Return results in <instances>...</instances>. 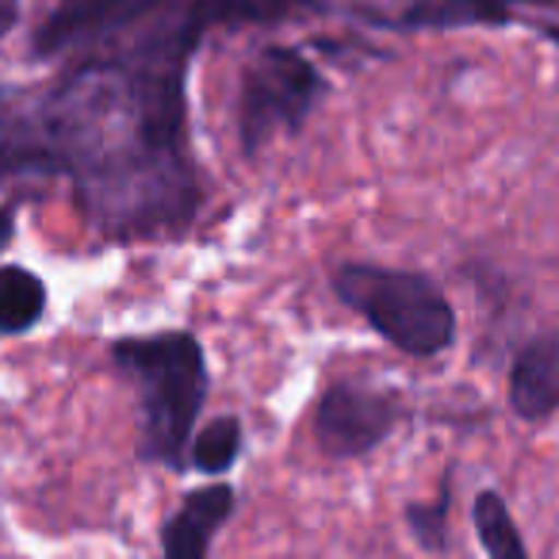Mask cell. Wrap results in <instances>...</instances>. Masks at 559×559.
Returning <instances> with one entry per match:
<instances>
[{"label": "cell", "mask_w": 559, "mask_h": 559, "mask_svg": "<svg viewBox=\"0 0 559 559\" xmlns=\"http://www.w3.org/2000/svg\"><path fill=\"white\" fill-rule=\"evenodd\" d=\"M207 32L188 0L127 47L85 58L47 93L0 111V180L66 177L81 215L111 238L188 230L203 207L188 66Z\"/></svg>", "instance_id": "obj_1"}, {"label": "cell", "mask_w": 559, "mask_h": 559, "mask_svg": "<svg viewBox=\"0 0 559 559\" xmlns=\"http://www.w3.org/2000/svg\"><path fill=\"white\" fill-rule=\"evenodd\" d=\"M108 360L139 395V460L185 472L195 421L211 395L207 353L188 330L116 337Z\"/></svg>", "instance_id": "obj_2"}, {"label": "cell", "mask_w": 559, "mask_h": 559, "mask_svg": "<svg viewBox=\"0 0 559 559\" xmlns=\"http://www.w3.org/2000/svg\"><path fill=\"white\" fill-rule=\"evenodd\" d=\"M330 288L406 357H437L456 342V311L426 272L342 261L330 272Z\"/></svg>", "instance_id": "obj_3"}, {"label": "cell", "mask_w": 559, "mask_h": 559, "mask_svg": "<svg viewBox=\"0 0 559 559\" xmlns=\"http://www.w3.org/2000/svg\"><path fill=\"white\" fill-rule=\"evenodd\" d=\"M326 81L311 58L292 47H264L246 66L238 100L241 154L257 157L276 134H296L319 108Z\"/></svg>", "instance_id": "obj_4"}, {"label": "cell", "mask_w": 559, "mask_h": 559, "mask_svg": "<svg viewBox=\"0 0 559 559\" xmlns=\"http://www.w3.org/2000/svg\"><path fill=\"white\" fill-rule=\"evenodd\" d=\"M403 406L395 395L357 380H337L314 406V441L334 460H360L395 433Z\"/></svg>", "instance_id": "obj_5"}, {"label": "cell", "mask_w": 559, "mask_h": 559, "mask_svg": "<svg viewBox=\"0 0 559 559\" xmlns=\"http://www.w3.org/2000/svg\"><path fill=\"white\" fill-rule=\"evenodd\" d=\"M165 4L169 0H58V9L32 35V50L39 58H55L88 43H108Z\"/></svg>", "instance_id": "obj_6"}, {"label": "cell", "mask_w": 559, "mask_h": 559, "mask_svg": "<svg viewBox=\"0 0 559 559\" xmlns=\"http://www.w3.org/2000/svg\"><path fill=\"white\" fill-rule=\"evenodd\" d=\"M238 510V490L215 479L180 498V510L162 525V559H207L218 528Z\"/></svg>", "instance_id": "obj_7"}, {"label": "cell", "mask_w": 559, "mask_h": 559, "mask_svg": "<svg viewBox=\"0 0 559 559\" xmlns=\"http://www.w3.org/2000/svg\"><path fill=\"white\" fill-rule=\"evenodd\" d=\"M510 411L521 421H548L559 414V334L544 330L521 342L510 360V380H506Z\"/></svg>", "instance_id": "obj_8"}, {"label": "cell", "mask_w": 559, "mask_h": 559, "mask_svg": "<svg viewBox=\"0 0 559 559\" xmlns=\"http://www.w3.org/2000/svg\"><path fill=\"white\" fill-rule=\"evenodd\" d=\"M50 304L47 280L24 264H0V334H32Z\"/></svg>", "instance_id": "obj_9"}, {"label": "cell", "mask_w": 559, "mask_h": 559, "mask_svg": "<svg viewBox=\"0 0 559 559\" xmlns=\"http://www.w3.org/2000/svg\"><path fill=\"white\" fill-rule=\"evenodd\" d=\"M513 4H544V0H418L399 16V27L506 24Z\"/></svg>", "instance_id": "obj_10"}, {"label": "cell", "mask_w": 559, "mask_h": 559, "mask_svg": "<svg viewBox=\"0 0 559 559\" xmlns=\"http://www.w3.org/2000/svg\"><path fill=\"white\" fill-rule=\"evenodd\" d=\"M246 449V429H241L238 414H218L203 429H195L192 444H188V467L211 479H223L234 464L241 460Z\"/></svg>", "instance_id": "obj_11"}, {"label": "cell", "mask_w": 559, "mask_h": 559, "mask_svg": "<svg viewBox=\"0 0 559 559\" xmlns=\"http://www.w3.org/2000/svg\"><path fill=\"white\" fill-rule=\"evenodd\" d=\"M472 525L479 536V548L487 551V559H533L521 540V528L513 521L506 498L495 487L479 490L472 502Z\"/></svg>", "instance_id": "obj_12"}, {"label": "cell", "mask_w": 559, "mask_h": 559, "mask_svg": "<svg viewBox=\"0 0 559 559\" xmlns=\"http://www.w3.org/2000/svg\"><path fill=\"white\" fill-rule=\"evenodd\" d=\"M195 12L207 20V27L230 24H276L296 12L319 9L314 0H192Z\"/></svg>", "instance_id": "obj_13"}, {"label": "cell", "mask_w": 559, "mask_h": 559, "mask_svg": "<svg viewBox=\"0 0 559 559\" xmlns=\"http://www.w3.org/2000/svg\"><path fill=\"white\" fill-rule=\"evenodd\" d=\"M449 510H452V475L449 472H444L437 498L406 502V510H403L406 533H411L414 544H418L421 551H429V556H444V551H449Z\"/></svg>", "instance_id": "obj_14"}, {"label": "cell", "mask_w": 559, "mask_h": 559, "mask_svg": "<svg viewBox=\"0 0 559 559\" xmlns=\"http://www.w3.org/2000/svg\"><path fill=\"white\" fill-rule=\"evenodd\" d=\"M16 20H20V4L16 0H0V39L16 27Z\"/></svg>", "instance_id": "obj_15"}]
</instances>
